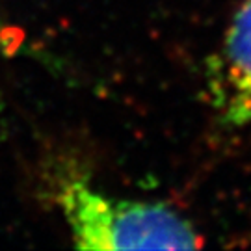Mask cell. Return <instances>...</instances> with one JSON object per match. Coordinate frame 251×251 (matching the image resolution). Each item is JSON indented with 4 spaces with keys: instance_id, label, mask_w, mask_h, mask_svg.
Here are the masks:
<instances>
[{
    "instance_id": "obj_1",
    "label": "cell",
    "mask_w": 251,
    "mask_h": 251,
    "mask_svg": "<svg viewBox=\"0 0 251 251\" xmlns=\"http://www.w3.org/2000/svg\"><path fill=\"white\" fill-rule=\"evenodd\" d=\"M50 190L80 250H196L203 244L194 225L173 208L106 194L78 173H58Z\"/></svg>"
},
{
    "instance_id": "obj_2",
    "label": "cell",
    "mask_w": 251,
    "mask_h": 251,
    "mask_svg": "<svg viewBox=\"0 0 251 251\" xmlns=\"http://www.w3.org/2000/svg\"><path fill=\"white\" fill-rule=\"evenodd\" d=\"M216 71L222 117L233 126H251V0H244L234 13Z\"/></svg>"
},
{
    "instance_id": "obj_3",
    "label": "cell",
    "mask_w": 251,
    "mask_h": 251,
    "mask_svg": "<svg viewBox=\"0 0 251 251\" xmlns=\"http://www.w3.org/2000/svg\"><path fill=\"white\" fill-rule=\"evenodd\" d=\"M11 37H9V30L6 28V25L0 21V54H6L11 47Z\"/></svg>"
}]
</instances>
